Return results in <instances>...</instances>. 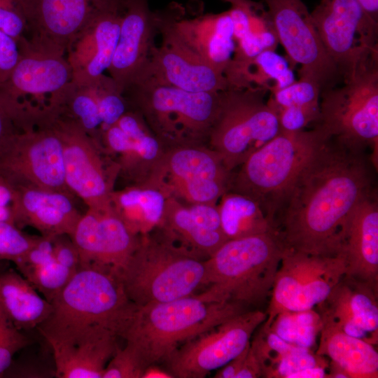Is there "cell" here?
<instances>
[{
    "mask_svg": "<svg viewBox=\"0 0 378 378\" xmlns=\"http://www.w3.org/2000/svg\"><path fill=\"white\" fill-rule=\"evenodd\" d=\"M367 148L323 139L303 162L274 222L284 248L337 256L345 224L357 204L375 193Z\"/></svg>",
    "mask_w": 378,
    "mask_h": 378,
    "instance_id": "6da1fadb",
    "label": "cell"
},
{
    "mask_svg": "<svg viewBox=\"0 0 378 378\" xmlns=\"http://www.w3.org/2000/svg\"><path fill=\"white\" fill-rule=\"evenodd\" d=\"M50 303V314L37 327L49 344L78 340L102 328L121 338L136 307L117 273L81 267Z\"/></svg>",
    "mask_w": 378,
    "mask_h": 378,
    "instance_id": "7a4b0ae2",
    "label": "cell"
},
{
    "mask_svg": "<svg viewBox=\"0 0 378 378\" xmlns=\"http://www.w3.org/2000/svg\"><path fill=\"white\" fill-rule=\"evenodd\" d=\"M234 301H213L203 293L136 306L121 338L147 368L165 362L183 344L248 310Z\"/></svg>",
    "mask_w": 378,
    "mask_h": 378,
    "instance_id": "3957f363",
    "label": "cell"
},
{
    "mask_svg": "<svg viewBox=\"0 0 378 378\" xmlns=\"http://www.w3.org/2000/svg\"><path fill=\"white\" fill-rule=\"evenodd\" d=\"M206 259L156 227L140 235L119 276L136 306L169 302L195 294L204 286Z\"/></svg>",
    "mask_w": 378,
    "mask_h": 378,
    "instance_id": "277c9868",
    "label": "cell"
},
{
    "mask_svg": "<svg viewBox=\"0 0 378 378\" xmlns=\"http://www.w3.org/2000/svg\"><path fill=\"white\" fill-rule=\"evenodd\" d=\"M123 94L130 108L169 148L207 145L221 104V92H188L141 78H135Z\"/></svg>",
    "mask_w": 378,
    "mask_h": 378,
    "instance_id": "5b68a950",
    "label": "cell"
},
{
    "mask_svg": "<svg viewBox=\"0 0 378 378\" xmlns=\"http://www.w3.org/2000/svg\"><path fill=\"white\" fill-rule=\"evenodd\" d=\"M284 246L275 232L230 239L206 259L202 292L214 301L257 305L270 297Z\"/></svg>",
    "mask_w": 378,
    "mask_h": 378,
    "instance_id": "8992f818",
    "label": "cell"
},
{
    "mask_svg": "<svg viewBox=\"0 0 378 378\" xmlns=\"http://www.w3.org/2000/svg\"><path fill=\"white\" fill-rule=\"evenodd\" d=\"M19 47L20 59L0 87V100L21 130L58 116L73 74L65 55L36 49L28 41Z\"/></svg>",
    "mask_w": 378,
    "mask_h": 378,
    "instance_id": "52a82bcc",
    "label": "cell"
},
{
    "mask_svg": "<svg viewBox=\"0 0 378 378\" xmlns=\"http://www.w3.org/2000/svg\"><path fill=\"white\" fill-rule=\"evenodd\" d=\"M323 139L314 128L281 130L231 172L227 191L257 202L274 227L284 193L303 162Z\"/></svg>",
    "mask_w": 378,
    "mask_h": 378,
    "instance_id": "ba28073f",
    "label": "cell"
},
{
    "mask_svg": "<svg viewBox=\"0 0 378 378\" xmlns=\"http://www.w3.org/2000/svg\"><path fill=\"white\" fill-rule=\"evenodd\" d=\"M340 87L323 90L320 115L314 124L324 139L363 148H377L378 55L342 79Z\"/></svg>",
    "mask_w": 378,
    "mask_h": 378,
    "instance_id": "9c48e42d",
    "label": "cell"
},
{
    "mask_svg": "<svg viewBox=\"0 0 378 378\" xmlns=\"http://www.w3.org/2000/svg\"><path fill=\"white\" fill-rule=\"evenodd\" d=\"M262 88H230L221 92L220 108L207 145L232 172L281 131L276 111Z\"/></svg>",
    "mask_w": 378,
    "mask_h": 378,
    "instance_id": "30bf717a",
    "label": "cell"
},
{
    "mask_svg": "<svg viewBox=\"0 0 378 378\" xmlns=\"http://www.w3.org/2000/svg\"><path fill=\"white\" fill-rule=\"evenodd\" d=\"M345 273L344 261L339 256L316 255L284 248L261 330H267L280 313L318 306Z\"/></svg>",
    "mask_w": 378,
    "mask_h": 378,
    "instance_id": "8fae6325",
    "label": "cell"
},
{
    "mask_svg": "<svg viewBox=\"0 0 378 378\" xmlns=\"http://www.w3.org/2000/svg\"><path fill=\"white\" fill-rule=\"evenodd\" d=\"M322 45L341 78L378 55V22L358 0H321L310 13Z\"/></svg>",
    "mask_w": 378,
    "mask_h": 378,
    "instance_id": "7c38bea8",
    "label": "cell"
},
{
    "mask_svg": "<svg viewBox=\"0 0 378 378\" xmlns=\"http://www.w3.org/2000/svg\"><path fill=\"white\" fill-rule=\"evenodd\" d=\"M0 172L15 186L72 195L65 182L62 137L52 122L17 131L0 150Z\"/></svg>",
    "mask_w": 378,
    "mask_h": 378,
    "instance_id": "4fadbf2b",
    "label": "cell"
},
{
    "mask_svg": "<svg viewBox=\"0 0 378 378\" xmlns=\"http://www.w3.org/2000/svg\"><path fill=\"white\" fill-rule=\"evenodd\" d=\"M267 318L260 309L247 310L180 346L164 362L176 378H203L238 356Z\"/></svg>",
    "mask_w": 378,
    "mask_h": 378,
    "instance_id": "5bb4252c",
    "label": "cell"
},
{
    "mask_svg": "<svg viewBox=\"0 0 378 378\" xmlns=\"http://www.w3.org/2000/svg\"><path fill=\"white\" fill-rule=\"evenodd\" d=\"M99 142L126 186L158 187L169 148L130 108L101 134Z\"/></svg>",
    "mask_w": 378,
    "mask_h": 378,
    "instance_id": "9a60e30c",
    "label": "cell"
},
{
    "mask_svg": "<svg viewBox=\"0 0 378 378\" xmlns=\"http://www.w3.org/2000/svg\"><path fill=\"white\" fill-rule=\"evenodd\" d=\"M52 122L62 140L69 190L88 208L108 206L118 180L116 167L104 154L99 142L76 122L63 116H57Z\"/></svg>",
    "mask_w": 378,
    "mask_h": 378,
    "instance_id": "2e32d148",
    "label": "cell"
},
{
    "mask_svg": "<svg viewBox=\"0 0 378 378\" xmlns=\"http://www.w3.org/2000/svg\"><path fill=\"white\" fill-rule=\"evenodd\" d=\"M231 172L208 145L180 146L169 149L158 187L186 204H217Z\"/></svg>",
    "mask_w": 378,
    "mask_h": 378,
    "instance_id": "e0dca14e",
    "label": "cell"
},
{
    "mask_svg": "<svg viewBox=\"0 0 378 378\" xmlns=\"http://www.w3.org/2000/svg\"><path fill=\"white\" fill-rule=\"evenodd\" d=\"M290 65H300V76L316 79L322 91L335 86L341 76L327 55L302 0H262ZM321 91V92H322Z\"/></svg>",
    "mask_w": 378,
    "mask_h": 378,
    "instance_id": "ac0fdd59",
    "label": "cell"
},
{
    "mask_svg": "<svg viewBox=\"0 0 378 378\" xmlns=\"http://www.w3.org/2000/svg\"><path fill=\"white\" fill-rule=\"evenodd\" d=\"M157 14L162 43L154 46L135 78L149 79L192 92H219L231 88L225 74L202 59L178 37L165 10Z\"/></svg>",
    "mask_w": 378,
    "mask_h": 378,
    "instance_id": "d6986e66",
    "label": "cell"
},
{
    "mask_svg": "<svg viewBox=\"0 0 378 378\" xmlns=\"http://www.w3.org/2000/svg\"><path fill=\"white\" fill-rule=\"evenodd\" d=\"M78 253L80 267L113 271L118 274L136 248L133 234L108 204L88 208L70 237Z\"/></svg>",
    "mask_w": 378,
    "mask_h": 378,
    "instance_id": "ffe728a7",
    "label": "cell"
},
{
    "mask_svg": "<svg viewBox=\"0 0 378 378\" xmlns=\"http://www.w3.org/2000/svg\"><path fill=\"white\" fill-rule=\"evenodd\" d=\"M122 0H98L94 11L69 43L66 58L76 83H87L108 69L118 43Z\"/></svg>",
    "mask_w": 378,
    "mask_h": 378,
    "instance_id": "44dd1931",
    "label": "cell"
},
{
    "mask_svg": "<svg viewBox=\"0 0 378 378\" xmlns=\"http://www.w3.org/2000/svg\"><path fill=\"white\" fill-rule=\"evenodd\" d=\"M29 44L66 55L67 46L92 15L98 0H21Z\"/></svg>",
    "mask_w": 378,
    "mask_h": 378,
    "instance_id": "7402d4cb",
    "label": "cell"
},
{
    "mask_svg": "<svg viewBox=\"0 0 378 378\" xmlns=\"http://www.w3.org/2000/svg\"><path fill=\"white\" fill-rule=\"evenodd\" d=\"M118 43L107 71L123 93L146 64L158 29V14L148 0H122Z\"/></svg>",
    "mask_w": 378,
    "mask_h": 378,
    "instance_id": "603a6c76",
    "label": "cell"
},
{
    "mask_svg": "<svg viewBox=\"0 0 378 378\" xmlns=\"http://www.w3.org/2000/svg\"><path fill=\"white\" fill-rule=\"evenodd\" d=\"M345 276L378 288V204L376 194L362 200L349 216L338 255Z\"/></svg>",
    "mask_w": 378,
    "mask_h": 378,
    "instance_id": "cb8c5ba5",
    "label": "cell"
},
{
    "mask_svg": "<svg viewBox=\"0 0 378 378\" xmlns=\"http://www.w3.org/2000/svg\"><path fill=\"white\" fill-rule=\"evenodd\" d=\"M169 24L182 42L202 59L225 75L235 51L230 10L181 18L178 7L165 10Z\"/></svg>",
    "mask_w": 378,
    "mask_h": 378,
    "instance_id": "d4e9b609",
    "label": "cell"
},
{
    "mask_svg": "<svg viewBox=\"0 0 378 378\" xmlns=\"http://www.w3.org/2000/svg\"><path fill=\"white\" fill-rule=\"evenodd\" d=\"M75 197L64 192L16 186L13 223L20 230L31 227L42 236L71 237L83 215L74 204Z\"/></svg>",
    "mask_w": 378,
    "mask_h": 378,
    "instance_id": "484cf974",
    "label": "cell"
},
{
    "mask_svg": "<svg viewBox=\"0 0 378 378\" xmlns=\"http://www.w3.org/2000/svg\"><path fill=\"white\" fill-rule=\"evenodd\" d=\"M318 306L321 316L331 320L345 333L377 344V290L370 285L344 276Z\"/></svg>",
    "mask_w": 378,
    "mask_h": 378,
    "instance_id": "4316f807",
    "label": "cell"
},
{
    "mask_svg": "<svg viewBox=\"0 0 378 378\" xmlns=\"http://www.w3.org/2000/svg\"><path fill=\"white\" fill-rule=\"evenodd\" d=\"M234 27L235 51L227 74L237 77L245 66L265 50H275L279 41L267 8L252 0H223Z\"/></svg>",
    "mask_w": 378,
    "mask_h": 378,
    "instance_id": "83f0119b",
    "label": "cell"
},
{
    "mask_svg": "<svg viewBox=\"0 0 378 378\" xmlns=\"http://www.w3.org/2000/svg\"><path fill=\"white\" fill-rule=\"evenodd\" d=\"M118 335L102 328L84 337L52 343L57 378H102L104 369L119 347Z\"/></svg>",
    "mask_w": 378,
    "mask_h": 378,
    "instance_id": "f1b7e54d",
    "label": "cell"
},
{
    "mask_svg": "<svg viewBox=\"0 0 378 378\" xmlns=\"http://www.w3.org/2000/svg\"><path fill=\"white\" fill-rule=\"evenodd\" d=\"M321 320L316 354L330 358V367L342 370L348 378H377L378 354L374 345L345 333L330 319L321 317Z\"/></svg>",
    "mask_w": 378,
    "mask_h": 378,
    "instance_id": "f546056e",
    "label": "cell"
},
{
    "mask_svg": "<svg viewBox=\"0 0 378 378\" xmlns=\"http://www.w3.org/2000/svg\"><path fill=\"white\" fill-rule=\"evenodd\" d=\"M168 197L157 187L130 185L115 189L109 205L127 227L140 236L158 227Z\"/></svg>",
    "mask_w": 378,
    "mask_h": 378,
    "instance_id": "4dcf8cb0",
    "label": "cell"
},
{
    "mask_svg": "<svg viewBox=\"0 0 378 378\" xmlns=\"http://www.w3.org/2000/svg\"><path fill=\"white\" fill-rule=\"evenodd\" d=\"M0 305L22 331L37 328L52 311L51 303L18 271L12 269L0 275Z\"/></svg>",
    "mask_w": 378,
    "mask_h": 378,
    "instance_id": "1f68e13d",
    "label": "cell"
},
{
    "mask_svg": "<svg viewBox=\"0 0 378 378\" xmlns=\"http://www.w3.org/2000/svg\"><path fill=\"white\" fill-rule=\"evenodd\" d=\"M157 227L176 243L204 258L213 255L228 240L223 232L210 230L200 224L187 204L169 197Z\"/></svg>",
    "mask_w": 378,
    "mask_h": 378,
    "instance_id": "d6a6232c",
    "label": "cell"
},
{
    "mask_svg": "<svg viewBox=\"0 0 378 378\" xmlns=\"http://www.w3.org/2000/svg\"><path fill=\"white\" fill-rule=\"evenodd\" d=\"M217 206L228 240L275 232L260 204L247 196L227 191Z\"/></svg>",
    "mask_w": 378,
    "mask_h": 378,
    "instance_id": "836d02e7",
    "label": "cell"
},
{
    "mask_svg": "<svg viewBox=\"0 0 378 378\" xmlns=\"http://www.w3.org/2000/svg\"><path fill=\"white\" fill-rule=\"evenodd\" d=\"M292 69L287 60L275 50H265L259 53L243 69L237 88L259 87L273 92L295 81Z\"/></svg>",
    "mask_w": 378,
    "mask_h": 378,
    "instance_id": "e575fe53",
    "label": "cell"
},
{
    "mask_svg": "<svg viewBox=\"0 0 378 378\" xmlns=\"http://www.w3.org/2000/svg\"><path fill=\"white\" fill-rule=\"evenodd\" d=\"M321 327L319 312L312 309L280 313L273 319L268 330L289 343L310 349Z\"/></svg>",
    "mask_w": 378,
    "mask_h": 378,
    "instance_id": "d590c367",
    "label": "cell"
},
{
    "mask_svg": "<svg viewBox=\"0 0 378 378\" xmlns=\"http://www.w3.org/2000/svg\"><path fill=\"white\" fill-rule=\"evenodd\" d=\"M322 88L314 78L300 76L298 80L287 87L271 92L267 100L276 111L289 108L320 107Z\"/></svg>",
    "mask_w": 378,
    "mask_h": 378,
    "instance_id": "8d00e7d4",
    "label": "cell"
},
{
    "mask_svg": "<svg viewBox=\"0 0 378 378\" xmlns=\"http://www.w3.org/2000/svg\"><path fill=\"white\" fill-rule=\"evenodd\" d=\"M55 259L20 273L48 302L62 290L76 273Z\"/></svg>",
    "mask_w": 378,
    "mask_h": 378,
    "instance_id": "74e56055",
    "label": "cell"
},
{
    "mask_svg": "<svg viewBox=\"0 0 378 378\" xmlns=\"http://www.w3.org/2000/svg\"><path fill=\"white\" fill-rule=\"evenodd\" d=\"M30 342V339L14 326L0 305V377L10 366L14 355Z\"/></svg>",
    "mask_w": 378,
    "mask_h": 378,
    "instance_id": "f35d334b",
    "label": "cell"
},
{
    "mask_svg": "<svg viewBox=\"0 0 378 378\" xmlns=\"http://www.w3.org/2000/svg\"><path fill=\"white\" fill-rule=\"evenodd\" d=\"M147 366L137 351L126 343L108 362L102 378H143Z\"/></svg>",
    "mask_w": 378,
    "mask_h": 378,
    "instance_id": "ab89813d",
    "label": "cell"
},
{
    "mask_svg": "<svg viewBox=\"0 0 378 378\" xmlns=\"http://www.w3.org/2000/svg\"><path fill=\"white\" fill-rule=\"evenodd\" d=\"M318 365L327 366L322 356L314 354L310 349H307L277 359L265 370L263 377L289 378L295 372Z\"/></svg>",
    "mask_w": 378,
    "mask_h": 378,
    "instance_id": "60d3db41",
    "label": "cell"
},
{
    "mask_svg": "<svg viewBox=\"0 0 378 378\" xmlns=\"http://www.w3.org/2000/svg\"><path fill=\"white\" fill-rule=\"evenodd\" d=\"M35 238L24 234L13 223L0 222V261L15 263L30 248Z\"/></svg>",
    "mask_w": 378,
    "mask_h": 378,
    "instance_id": "b9f144b4",
    "label": "cell"
},
{
    "mask_svg": "<svg viewBox=\"0 0 378 378\" xmlns=\"http://www.w3.org/2000/svg\"><path fill=\"white\" fill-rule=\"evenodd\" d=\"M0 30L18 43L27 38V23L21 0H0Z\"/></svg>",
    "mask_w": 378,
    "mask_h": 378,
    "instance_id": "7bdbcfd3",
    "label": "cell"
},
{
    "mask_svg": "<svg viewBox=\"0 0 378 378\" xmlns=\"http://www.w3.org/2000/svg\"><path fill=\"white\" fill-rule=\"evenodd\" d=\"M55 237L36 236L30 248L14 263L17 270L22 273L54 260Z\"/></svg>",
    "mask_w": 378,
    "mask_h": 378,
    "instance_id": "ee69618b",
    "label": "cell"
},
{
    "mask_svg": "<svg viewBox=\"0 0 378 378\" xmlns=\"http://www.w3.org/2000/svg\"><path fill=\"white\" fill-rule=\"evenodd\" d=\"M20 57L18 41L0 30V87L8 80Z\"/></svg>",
    "mask_w": 378,
    "mask_h": 378,
    "instance_id": "f6af8a7d",
    "label": "cell"
},
{
    "mask_svg": "<svg viewBox=\"0 0 378 378\" xmlns=\"http://www.w3.org/2000/svg\"><path fill=\"white\" fill-rule=\"evenodd\" d=\"M54 258L66 267L77 271L80 258L77 249L68 235L57 236L54 239Z\"/></svg>",
    "mask_w": 378,
    "mask_h": 378,
    "instance_id": "bcb514c9",
    "label": "cell"
},
{
    "mask_svg": "<svg viewBox=\"0 0 378 378\" xmlns=\"http://www.w3.org/2000/svg\"><path fill=\"white\" fill-rule=\"evenodd\" d=\"M16 186L0 172V222L13 223Z\"/></svg>",
    "mask_w": 378,
    "mask_h": 378,
    "instance_id": "7dc6e473",
    "label": "cell"
},
{
    "mask_svg": "<svg viewBox=\"0 0 378 378\" xmlns=\"http://www.w3.org/2000/svg\"><path fill=\"white\" fill-rule=\"evenodd\" d=\"M263 377V366L260 356L251 342L243 365L235 378H258Z\"/></svg>",
    "mask_w": 378,
    "mask_h": 378,
    "instance_id": "c3c4849f",
    "label": "cell"
},
{
    "mask_svg": "<svg viewBox=\"0 0 378 378\" xmlns=\"http://www.w3.org/2000/svg\"><path fill=\"white\" fill-rule=\"evenodd\" d=\"M18 130L10 113L0 100V150Z\"/></svg>",
    "mask_w": 378,
    "mask_h": 378,
    "instance_id": "681fc988",
    "label": "cell"
},
{
    "mask_svg": "<svg viewBox=\"0 0 378 378\" xmlns=\"http://www.w3.org/2000/svg\"><path fill=\"white\" fill-rule=\"evenodd\" d=\"M251 343V342H250ZM250 344L238 356L229 361L227 364L218 369L214 376V378H235L237 374L241 370L246 354L249 349Z\"/></svg>",
    "mask_w": 378,
    "mask_h": 378,
    "instance_id": "f907efd6",
    "label": "cell"
},
{
    "mask_svg": "<svg viewBox=\"0 0 378 378\" xmlns=\"http://www.w3.org/2000/svg\"><path fill=\"white\" fill-rule=\"evenodd\" d=\"M326 367L318 365L306 368L292 374L289 378H324L328 377L326 372Z\"/></svg>",
    "mask_w": 378,
    "mask_h": 378,
    "instance_id": "816d5d0a",
    "label": "cell"
},
{
    "mask_svg": "<svg viewBox=\"0 0 378 378\" xmlns=\"http://www.w3.org/2000/svg\"><path fill=\"white\" fill-rule=\"evenodd\" d=\"M366 13L378 22V0H358Z\"/></svg>",
    "mask_w": 378,
    "mask_h": 378,
    "instance_id": "f5cc1de1",
    "label": "cell"
},
{
    "mask_svg": "<svg viewBox=\"0 0 378 378\" xmlns=\"http://www.w3.org/2000/svg\"><path fill=\"white\" fill-rule=\"evenodd\" d=\"M172 378L173 376L167 371L164 370L155 365H149L145 370L143 378Z\"/></svg>",
    "mask_w": 378,
    "mask_h": 378,
    "instance_id": "db71d44e",
    "label": "cell"
}]
</instances>
